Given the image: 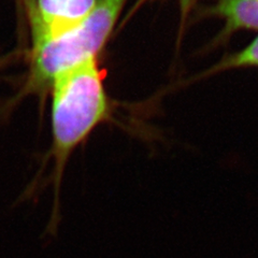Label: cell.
<instances>
[{"label": "cell", "instance_id": "obj_1", "mask_svg": "<svg viewBox=\"0 0 258 258\" xmlns=\"http://www.w3.org/2000/svg\"><path fill=\"white\" fill-rule=\"evenodd\" d=\"M52 88V155L55 199L44 235L57 236L61 221L59 186L63 168L78 145L110 115V102L97 58H91L54 79Z\"/></svg>", "mask_w": 258, "mask_h": 258}, {"label": "cell", "instance_id": "obj_2", "mask_svg": "<svg viewBox=\"0 0 258 258\" xmlns=\"http://www.w3.org/2000/svg\"><path fill=\"white\" fill-rule=\"evenodd\" d=\"M126 3L127 0H96L92 11L76 26L32 41L28 87L45 91L61 72L98 57Z\"/></svg>", "mask_w": 258, "mask_h": 258}, {"label": "cell", "instance_id": "obj_3", "mask_svg": "<svg viewBox=\"0 0 258 258\" xmlns=\"http://www.w3.org/2000/svg\"><path fill=\"white\" fill-rule=\"evenodd\" d=\"M96 0H36L30 9L32 41L76 26L92 11Z\"/></svg>", "mask_w": 258, "mask_h": 258}, {"label": "cell", "instance_id": "obj_4", "mask_svg": "<svg viewBox=\"0 0 258 258\" xmlns=\"http://www.w3.org/2000/svg\"><path fill=\"white\" fill-rule=\"evenodd\" d=\"M206 12L225 22L222 37L237 30H258V0H216Z\"/></svg>", "mask_w": 258, "mask_h": 258}, {"label": "cell", "instance_id": "obj_5", "mask_svg": "<svg viewBox=\"0 0 258 258\" xmlns=\"http://www.w3.org/2000/svg\"><path fill=\"white\" fill-rule=\"evenodd\" d=\"M244 67H258V36L241 51L228 56L217 63L208 74Z\"/></svg>", "mask_w": 258, "mask_h": 258}, {"label": "cell", "instance_id": "obj_6", "mask_svg": "<svg viewBox=\"0 0 258 258\" xmlns=\"http://www.w3.org/2000/svg\"><path fill=\"white\" fill-rule=\"evenodd\" d=\"M5 61H7V59H0V67L3 66V64L5 63Z\"/></svg>", "mask_w": 258, "mask_h": 258}]
</instances>
